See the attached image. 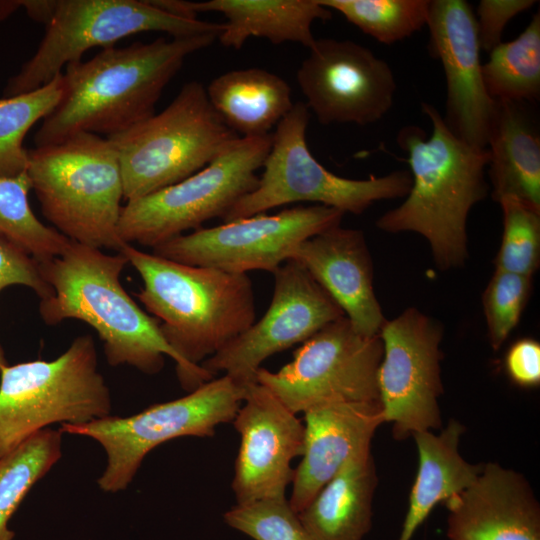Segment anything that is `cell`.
<instances>
[{"mask_svg":"<svg viewBox=\"0 0 540 540\" xmlns=\"http://www.w3.org/2000/svg\"><path fill=\"white\" fill-rule=\"evenodd\" d=\"M218 35L160 37L123 48H104L87 61L66 66L64 94L34 135L36 147L77 133H120L155 114L164 88L185 59Z\"/></svg>","mask_w":540,"mask_h":540,"instance_id":"1","label":"cell"},{"mask_svg":"<svg viewBox=\"0 0 540 540\" xmlns=\"http://www.w3.org/2000/svg\"><path fill=\"white\" fill-rule=\"evenodd\" d=\"M422 111L432 124L427 137L419 126L407 125L397 135L407 153L412 185L400 206L380 216L385 232H414L429 243L440 270L460 267L468 257L467 218L488 192L485 170L488 151L459 139L429 103Z\"/></svg>","mask_w":540,"mask_h":540,"instance_id":"2","label":"cell"},{"mask_svg":"<svg viewBox=\"0 0 540 540\" xmlns=\"http://www.w3.org/2000/svg\"><path fill=\"white\" fill-rule=\"evenodd\" d=\"M120 252L143 281L137 298L159 321L163 337L184 364L185 390L191 392L213 379L201 363L255 322L247 274L179 263L131 244Z\"/></svg>","mask_w":540,"mask_h":540,"instance_id":"3","label":"cell"},{"mask_svg":"<svg viewBox=\"0 0 540 540\" xmlns=\"http://www.w3.org/2000/svg\"><path fill=\"white\" fill-rule=\"evenodd\" d=\"M127 263L121 252L106 254L71 240L61 255L40 263L52 288V295L40 302V315L47 325L66 319L90 325L103 342L111 366L126 364L154 375L168 355L185 389L184 364L163 337L159 321L144 312L120 282Z\"/></svg>","mask_w":540,"mask_h":540,"instance_id":"4","label":"cell"},{"mask_svg":"<svg viewBox=\"0 0 540 540\" xmlns=\"http://www.w3.org/2000/svg\"><path fill=\"white\" fill-rule=\"evenodd\" d=\"M27 175L45 218L68 239L120 252L123 183L107 138L77 133L28 150Z\"/></svg>","mask_w":540,"mask_h":540,"instance_id":"5","label":"cell"},{"mask_svg":"<svg viewBox=\"0 0 540 540\" xmlns=\"http://www.w3.org/2000/svg\"><path fill=\"white\" fill-rule=\"evenodd\" d=\"M21 7L45 33L33 56L11 76L3 90L8 98L31 92L82 60L91 48L112 47L141 32L172 37L222 33L224 24L171 14L151 0H21Z\"/></svg>","mask_w":540,"mask_h":540,"instance_id":"6","label":"cell"},{"mask_svg":"<svg viewBox=\"0 0 540 540\" xmlns=\"http://www.w3.org/2000/svg\"><path fill=\"white\" fill-rule=\"evenodd\" d=\"M238 137L212 107L206 88L191 81L160 113L106 138L128 202L193 175Z\"/></svg>","mask_w":540,"mask_h":540,"instance_id":"7","label":"cell"},{"mask_svg":"<svg viewBox=\"0 0 540 540\" xmlns=\"http://www.w3.org/2000/svg\"><path fill=\"white\" fill-rule=\"evenodd\" d=\"M110 412L90 335L75 338L52 361L6 365L0 370V459L51 424H83Z\"/></svg>","mask_w":540,"mask_h":540,"instance_id":"8","label":"cell"},{"mask_svg":"<svg viewBox=\"0 0 540 540\" xmlns=\"http://www.w3.org/2000/svg\"><path fill=\"white\" fill-rule=\"evenodd\" d=\"M308 121L306 104L294 103L272 133L271 148L256 188L233 205L222 218L224 222L296 202H313L358 215L374 202L406 197L412 185L406 170L361 180L327 170L308 148Z\"/></svg>","mask_w":540,"mask_h":540,"instance_id":"9","label":"cell"},{"mask_svg":"<svg viewBox=\"0 0 540 540\" xmlns=\"http://www.w3.org/2000/svg\"><path fill=\"white\" fill-rule=\"evenodd\" d=\"M272 142L262 137H238L208 165L186 179L122 207L118 233L125 244L154 248L190 229H200L214 217L223 218L259 180Z\"/></svg>","mask_w":540,"mask_h":540,"instance_id":"10","label":"cell"},{"mask_svg":"<svg viewBox=\"0 0 540 540\" xmlns=\"http://www.w3.org/2000/svg\"><path fill=\"white\" fill-rule=\"evenodd\" d=\"M244 395V386L223 375L186 396L151 405L137 414L64 423L59 431L87 436L102 445L107 464L98 485L114 493L127 488L144 457L155 447L182 436H213L217 426L232 422Z\"/></svg>","mask_w":540,"mask_h":540,"instance_id":"11","label":"cell"},{"mask_svg":"<svg viewBox=\"0 0 540 540\" xmlns=\"http://www.w3.org/2000/svg\"><path fill=\"white\" fill-rule=\"evenodd\" d=\"M382 356L380 336L361 335L344 316L303 342L280 370L261 367L256 381L295 414L329 403L377 402Z\"/></svg>","mask_w":540,"mask_h":540,"instance_id":"12","label":"cell"},{"mask_svg":"<svg viewBox=\"0 0 540 540\" xmlns=\"http://www.w3.org/2000/svg\"><path fill=\"white\" fill-rule=\"evenodd\" d=\"M344 213L323 206H297L276 214L259 213L182 234L152 253L192 266L230 273L274 272L306 239L340 225Z\"/></svg>","mask_w":540,"mask_h":540,"instance_id":"13","label":"cell"},{"mask_svg":"<svg viewBox=\"0 0 540 540\" xmlns=\"http://www.w3.org/2000/svg\"><path fill=\"white\" fill-rule=\"evenodd\" d=\"M379 336L383 356L377 382L384 423H392L397 440L440 428L442 325L407 308L386 320Z\"/></svg>","mask_w":540,"mask_h":540,"instance_id":"14","label":"cell"},{"mask_svg":"<svg viewBox=\"0 0 540 540\" xmlns=\"http://www.w3.org/2000/svg\"><path fill=\"white\" fill-rule=\"evenodd\" d=\"M274 292L264 316L219 352L201 363L212 376L219 372L246 387L268 357L303 343L345 314L297 261L274 272Z\"/></svg>","mask_w":540,"mask_h":540,"instance_id":"15","label":"cell"},{"mask_svg":"<svg viewBox=\"0 0 540 540\" xmlns=\"http://www.w3.org/2000/svg\"><path fill=\"white\" fill-rule=\"evenodd\" d=\"M297 70L305 103L323 125L360 126L392 108L396 80L389 64L367 47L332 38L316 39Z\"/></svg>","mask_w":540,"mask_h":540,"instance_id":"16","label":"cell"},{"mask_svg":"<svg viewBox=\"0 0 540 540\" xmlns=\"http://www.w3.org/2000/svg\"><path fill=\"white\" fill-rule=\"evenodd\" d=\"M429 51L443 67L447 127L469 145L486 148L496 112L482 74L475 13L465 0H430Z\"/></svg>","mask_w":540,"mask_h":540,"instance_id":"17","label":"cell"},{"mask_svg":"<svg viewBox=\"0 0 540 540\" xmlns=\"http://www.w3.org/2000/svg\"><path fill=\"white\" fill-rule=\"evenodd\" d=\"M232 423L240 435L232 481L236 502L286 497L292 460L303 452L304 423L257 381L245 387Z\"/></svg>","mask_w":540,"mask_h":540,"instance_id":"18","label":"cell"},{"mask_svg":"<svg viewBox=\"0 0 540 540\" xmlns=\"http://www.w3.org/2000/svg\"><path fill=\"white\" fill-rule=\"evenodd\" d=\"M449 540H540V506L526 478L498 463L445 502Z\"/></svg>","mask_w":540,"mask_h":540,"instance_id":"19","label":"cell"},{"mask_svg":"<svg viewBox=\"0 0 540 540\" xmlns=\"http://www.w3.org/2000/svg\"><path fill=\"white\" fill-rule=\"evenodd\" d=\"M290 259L332 297L358 333L379 335L386 319L373 289L372 259L361 230L329 228L301 242Z\"/></svg>","mask_w":540,"mask_h":540,"instance_id":"20","label":"cell"},{"mask_svg":"<svg viewBox=\"0 0 540 540\" xmlns=\"http://www.w3.org/2000/svg\"><path fill=\"white\" fill-rule=\"evenodd\" d=\"M303 414L302 459L294 469L288 499L296 513L350 458L370 448L377 428L384 423L379 401L329 403Z\"/></svg>","mask_w":540,"mask_h":540,"instance_id":"21","label":"cell"},{"mask_svg":"<svg viewBox=\"0 0 540 540\" xmlns=\"http://www.w3.org/2000/svg\"><path fill=\"white\" fill-rule=\"evenodd\" d=\"M171 14L197 18L198 13L217 12L226 22L218 39L229 48L240 49L250 37L265 38L272 44H314L312 24L331 19V11L317 0H151Z\"/></svg>","mask_w":540,"mask_h":540,"instance_id":"22","label":"cell"},{"mask_svg":"<svg viewBox=\"0 0 540 540\" xmlns=\"http://www.w3.org/2000/svg\"><path fill=\"white\" fill-rule=\"evenodd\" d=\"M486 149L492 197H513L540 211V136L528 103L496 101Z\"/></svg>","mask_w":540,"mask_h":540,"instance_id":"23","label":"cell"},{"mask_svg":"<svg viewBox=\"0 0 540 540\" xmlns=\"http://www.w3.org/2000/svg\"><path fill=\"white\" fill-rule=\"evenodd\" d=\"M369 449L350 458L298 513L315 540H363L372 525L377 486Z\"/></svg>","mask_w":540,"mask_h":540,"instance_id":"24","label":"cell"},{"mask_svg":"<svg viewBox=\"0 0 540 540\" xmlns=\"http://www.w3.org/2000/svg\"><path fill=\"white\" fill-rule=\"evenodd\" d=\"M464 429L452 419L439 434L420 431L412 435L419 464L398 540H411L437 504L461 493L482 471L484 464L469 463L459 452Z\"/></svg>","mask_w":540,"mask_h":540,"instance_id":"25","label":"cell"},{"mask_svg":"<svg viewBox=\"0 0 540 540\" xmlns=\"http://www.w3.org/2000/svg\"><path fill=\"white\" fill-rule=\"evenodd\" d=\"M206 92L214 110L239 137L271 134L294 105L288 83L256 67L223 73L210 82Z\"/></svg>","mask_w":540,"mask_h":540,"instance_id":"26","label":"cell"},{"mask_svg":"<svg viewBox=\"0 0 540 540\" xmlns=\"http://www.w3.org/2000/svg\"><path fill=\"white\" fill-rule=\"evenodd\" d=\"M482 64L486 90L495 101L530 103L540 95V13L514 40L501 42Z\"/></svg>","mask_w":540,"mask_h":540,"instance_id":"27","label":"cell"},{"mask_svg":"<svg viewBox=\"0 0 540 540\" xmlns=\"http://www.w3.org/2000/svg\"><path fill=\"white\" fill-rule=\"evenodd\" d=\"M61 455L62 433L45 428L0 459V540H13L9 520Z\"/></svg>","mask_w":540,"mask_h":540,"instance_id":"28","label":"cell"},{"mask_svg":"<svg viewBox=\"0 0 540 540\" xmlns=\"http://www.w3.org/2000/svg\"><path fill=\"white\" fill-rule=\"evenodd\" d=\"M63 94L61 73L31 92L0 99V177H15L27 171L28 150L23 140L39 120L56 108Z\"/></svg>","mask_w":540,"mask_h":540,"instance_id":"29","label":"cell"},{"mask_svg":"<svg viewBox=\"0 0 540 540\" xmlns=\"http://www.w3.org/2000/svg\"><path fill=\"white\" fill-rule=\"evenodd\" d=\"M31 189L26 172L15 177H0V236L43 263L61 255L71 240L35 216L28 197Z\"/></svg>","mask_w":540,"mask_h":540,"instance_id":"30","label":"cell"},{"mask_svg":"<svg viewBox=\"0 0 540 540\" xmlns=\"http://www.w3.org/2000/svg\"><path fill=\"white\" fill-rule=\"evenodd\" d=\"M378 42L391 45L427 25L430 0H317Z\"/></svg>","mask_w":540,"mask_h":540,"instance_id":"31","label":"cell"},{"mask_svg":"<svg viewBox=\"0 0 540 540\" xmlns=\"http://www.w3.org/2000/svg\"><path fill=\"white\" fill-rule=\"evenodd\" d=\"M498 203L503 214V234L495 269L532 277L540 262V211L513 197Z\"/></svg>","mask_w":540,"mask_h":540,"instance_id":"32","label":"cell"},{"mask_svg":"<svg viewBox=\"0 0 540 540\" xmlns=\"http://www.w3.org/2000/svg\"><path fill=\"white\" fill-rule=\"evenodd\" d=\"M223 519L253 540H315L286 497L236 503Z\"/></svg>","mask_w":540,"mask_h":540,"instance_id":"33","label":"cell"},{"mask_svg":"<svg viewBox=\"0 0 540 540\" xmlns=\"http://www.w3.org/2000/svg\"><path fill=\"white\" fill-rule=\"evenodd\" d=\"M531 279L495 269L482 295L488 338L493 350L497 351L517 326L529 298Z\"/></svg>","mask_w":540,"mask_h":540,"instance_id":"34","label":"cell"},{"mask_svg":"<svg viewBox=\"0 0 540 540\" xmlns=\"http://www.w3.org/2000/svg\"><path fill=\"white\" fill-rule=\"evenodd\" d=\"M12 285L32 289L41 300L52 295L41 264L22 247L0 236V292Z\"/></svg>","mask_w":540,"mask_h":540,"instance_id":"35","label":"cell"},{"mask_svg":"<svg viewBox=\"0 0 540 540\" xmlns=\"http://www.w3.org/2000/svg\"><path fill=\"white\" fill-rule=\"evenodd\" d=\"M535 3V0H481L475 14L481 50L489 53L499 45L510 20L533 7Z\"/></svg>","mask_w":540,"mask_h":540,"instance_id":"36","label":"cell"},{"mask_svg":"<svg viewBox=\"0 0 540 540\" xmlns=\"http://www.w3.org/2000/svg\"><path fill=\"white\" fill-rule=\"evenodd\" d=\"M505 370L509 378L521 387H535L540 383V344L531 338L514 342L505 356Z\"/></svg>","mask_w":540,"mask_h":540,"instance_id":"37","label":"cell"},{"mask_svg":"<svg viewBox=\"0 0 540 540\" xmlns=\"http://www.w3.org/2000/svg\"><path fill=\"white\" fill-rule=\"evenodd\" d=\"M21 7V0H0V24Z\"/></svg>","mask_w":540,"mask_h":540,"instance_id":"38","label":"cell"},{"mask_svg":"<svg viewBox=\"0 0 540 540\" xmlns=\"http://www.w3.org/2000/svg\"><path fill=\"white\" fill-rule=\"evenodd\" d=\"M0 351H1V346H0Z\"/></svg>","mask_w":540,"mask_h":540,"instance_id":"39","label":"cell"}]
</instances>
